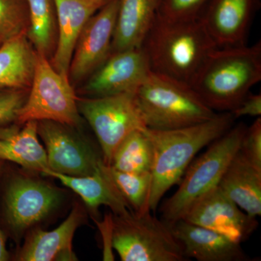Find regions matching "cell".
Instances as JSON below:
<instances>
[{
    "label": "cell",
    "instance_id": "obj_1",
    "mask_svg": "<svg viewBox=\"0 0 261 261\" xmlns=\"http://www.w3.org/2000/svg\"><path fill=\"white\" fill-rule=\"evenodd\" d=\"M230 112L192 125L169 130L146 128L153 148L149 209L155 211L166 193L179 184L196 154L224 135L234 123Z\"/></svg>",
    "mask_w": 261,
    "mask_h": 261
},
{
    "label": "cell",
    "instance_id": "obj_2",
    "mask_svg": "<svg viewBox=\"0 0 261 261\" xmlns=\"http://www.w3.org/2000/svg\"><path fill=\"white\" fill-rule=\"evenodd\" d=\"M142 47L154 73L187 84L216 49L200 17L169 20L156 16Z\"/></svg>",
    "mask_w": 261,
    "mask_h": 261
},
{
    "label": "cell",
    "instance_id": "obj_3",
    "mask_svg": "<svg viewBox=\"0 0 261 261\" xmlns=\"http://www.w3.org/2000/svg\"><path fill=\"white\" fill-rule=\"evenodd\" d=\"M261 80V43L218 47L190 86L214 111L231 112Z\"/></svg>",
    "mask_w": 261,
    "mask_h": 261
},
{
    "label": "cell",
    "instance_id": "obj_4",
    "mask_svg": "<svg viewBox=\"0 0 261 261\" xmlns=\"http://www.w3.org/2000/svg\"><path fill=\"white\" fill-rule=\"evenodd\" d=\"M135 96L145 126L151 129L192 126L217 114L189 84L152 71L137 89Z\"/></svg>",
    "mask_w": 261,
    "mask_h": 261
},
{
    "label": "cell",
    "instance_id": "obj_5",
    "mask_svg": "<svg viewBox=\"0 0 261 261\" xmlns=\"http://www.w3.org/2000/svg\"><path fill=\"white\" fill-rule=\"evenodd\" d=\"M247 126L239 123L210 144V147L187 168L179 187L161 207L162 220L170 226L181 220L192 204L217 186L240 149Z\"/></svg>",
    "mask_w": 261,
    "mask_h": 261
},
{
    "label": "cell",
    "instance_id": "obj_6",
    "mask_svg": "<svg viewBox=\"0 0 261 261\" xmlns=\"http://www.w3.org/2000/svg\"><path fill=\"white\" fill-rule=\"evenodd\" d=\"M112 246L123 261H184L181 244L172 228L152 215L130 212L113 217Z\"/></svg>",
    "mask_w": 261,
    "mask_h": 261
},
{
    "label": "cell",
    "instance_id": "obj_7",
    "mask_svg": "<svg viewBox=\"0 0 261 261\" xmlns=\"http://www.w3.org/2000/svg\"><path fill=\"white\" fill-rule=\"evenodd\" d=\"M30 92L20 108L18 123L51 121L75 126L80 122L76 97L68 76L60 73L47 57L37 53Z\"/></svg>",
    "mask_w": 261,
    "mask_h": 261
},
{
    "label": "cell",
    "instance_id": "obj_8",
    "mask_svg": "<svg viewBox=\"0 0 261 261\" xmlns=\"http://www.w3.org/2000/svg\"><path fill=\"white\" fill-rule=\"evenodd\" d=\"M78 107L97 137L107 166L127 136L147 128L135 93L89 98L81 101Z\"/></svg>",
    "mask_w": 261,
    "mask_h": 261
},
{
    "label": "cell",
    "instance_id": "obj_9",
    "mask_svg": "<svg viewBox=\"0 0 261 261\" xmlns=\"http://www.w3.org/2000/svg\"><path fill=\"white\" fill-rule=\"evenodd\" d=\"M181 219L240 244L247 241L258 226L256 218L243 212L218 185L195 201Z\"/></svg>",
    "mask_w": 261,
    "mask_h": 261
},
{
    "label": "cell",
    "instance_id": "obj_10",
    "mask_svg": "<svg viewBox=\"0 0 261 261\" xmlns=\"http://www.w3.org/2000/svg\"><path fill=\"white\" fill-rule=\"evenodd\" d=\"M61 195L56 188L27 176L12 178L5 192L7 222L21 232L45 218L59 204Z\"/></svg>",
    "mask_w": 261,
    "mask_h": 261
},
{
    "label": "cell",
    "instance_id": "obj_11",
    "mask_svg": "<svg viewBox=\"0 0 261 261\" xmlns=\"http://www.w3.org/2000/svg\"><path fill=\"white\" fill-rule=\"evenodd\" d=\"M152 71L143 47L111 51L84 87L92 97L135 93Z\"/></svg>",
    "mask_w": 261,
    "mask_h": 261
},
{
    "label": "cell",
    "instance_id": "obj_12",
    "mask_svg": "<svg viewBox=\"0 0 261 261\" xmlns=\"http://www.w3.org/2000/svg\"><path fill=\"white\" fill-rule=\"evenodd\" d=\"M119 0H108L81 32L70 61L69 73L79 81L97 69L111 53Z\"/></svg>",
    "mask_w": 261,
    "mask_h": 261
},
{
    "label": "cell",
    "instance_id": "obj_13",
    "mask_svg": "<svg viewBox=\"0 0 261 261\" xmlns=\"http://www.w3.org/2000/svg\"><path fill=\"white\" fill-rule=\"evenodd\" d=\"M37 132L45 146L49 171L71 176H87L97 170L102 160L88 145L72 135L65 125L39 121Z\"/></svg>",
    "mask_w": 261,
    "mask_h": 261
},
{
    "label": "cell",
    "instance_id": "obj_14",
    "mask_svg": "<svg viewBox=\"0 0 261 261\" xmlns=\"http://www.w3.org/2000/svg\"><path fill=\"white\" fill-rule=\"evenodd\" d=\"M256 0H210L200 15L217 47L244 45Z\"/></svg>",
    "mask_w": 261,
    "mask_h": 261
},
{
    "label": "cell",
    "instance_id": "obj_15",
    "mask_svg": "<svg viewBox=\"0 0 261 261\" xmlns=\"http://www.w3.org/2000/svg\"><path fill=\"white\" fill-rule=\"evenodd\" d=\"M58 36L51 64L68 76L73 50L81 32L92 15L108 0H53Z\"/></svg>",
    "mask_w": 261,
    "mask_h": 261
},
{
    "label": "cell",
    "instance_id": "obj_16",
    "mask_svg": "<svg viewBox=\"0 0 261 261\" xmlns=\"http://www.w3.org/2000/svg\"><path fill=\"white\" fill-rule=\"evenodd\" d=\"M185 257L199 261H250L241 244L209 228L181 219L171 225Z\"/></svg>",
    "mask_w": 261,
    "mask_h": 261
},
{
    "label": "cell",
    "instance_id": "obj_17",
    "mask_svg": "<svg viewBox=\"0 0 261 261\" xmlns=\"http://www.w3.org/2000/svg\"><path fill=\"white\" fill-rule=\"evenodd\" d=\"M82 219V213L75 207L58 227L51 231L39 229L33 231L20 250L18 260H76L72 243Z\"/></svg>",
    "mask_w": 261,
    "mask_h": 261
},
{
    "label": "cell",
    "instance_id": "obj_18",
    "mask_svg": "<svg viewBox=\"0 0 261 261\" xmlns=\"http://www.w3.org/2000/svg\"><path fill=\"white\" fill-rule=\"evenodd\" d=\"M218 186L249 216L261 215V169L240 151L233 156Z\"/></svg>",
    "mask_w": 261,
    "mask_h": 261
},
{
    "label": "cell",
    "instance_id": "obj_19",
    "mask_svg": "<svg viewBox=\"0 0 261 261\" xmlns=\"http://www.w3.org/2000/svg\"><path fill=\"white\" fill-rule=\"evenodd\" d=\"M44 175L57 178L73 190L92 210H97L99 206L105 205L109 207L115 216H125L132 212L109 177L102 160L97 170L87 176H71L51 171Z\"/></svg>",
    "mask_w": 261,
    "mask_h": 261
},
{
    "label": "cell",
    "instance_id": "obj_20",
    "mask_svg": "<svg viewBox=\"0 0 261 261\" xmlns=\"http://www.w3.org/2000/svg\"><path fill=\"white\" fill-rule=\"evenodd\" d=\"M161 0H119L111 51L141 47Z\"/></svg>",
    "mask_w": 261,
    "mask_h": 261
},
{
    "label": "cell",
    "instance_id": "obj_21",
    "mask_svg": "<svg viewBox=\"0 0 261 261\" xmlns=\"http://www.w3.org/2000/svg\"><path fill=\"white\" fill-rule=\"evenodd\" d=\"M23 124L22 128L0 127V160L45 174L49 168L45 149L39 142L37 121Z\"/></svg>",
    "mask_w": 261,
    "mask_h": 261
},
{
    "label": "cell",
    "instance_id": "obj_22",
    "mask_svg": "<svg viewBox=\"0 0 261 261\" xmlns=\"http://www.w3.org/2000/svg\"><path fill=\"white\" fill-rule=\"evenodd\" d=\"M37 51L27 33L0 44V90L28 89L34 75Z\"/></svg>",
    "mask_w": 261,
    "mask_h": 261
},
{
    "label": "cell",
    "instance_id": "obj_23",
    "mask_svg": "<svg viewBox=\"0 0 261 261\" xmlns=\"http://www.w3.org/2000/svg\"><path fill=\"white\" fill-rule=\"evenodd\" d=\"M152 162L153 148L145 128L132 132L122 141L109 166L123 172H151Z\"/></svg>",
    "mask_w": 261,
    "mask_h": 261
},
{
    "label": "cell",
    "instance_id": "obj_24",
    "mask_svg": "<svg viewBox=\"0 0 261 261\" xmlns=\"http://www.w3.org/2000/svg\"><path fill=\"white\" fill-rule=\"evenodd\" d=\"M29 13L27 37L39 54L49 56L56 35V16L53 0H27Z\"/></svg>",
    "mask_w": 261,
    "mask_h": 261
},
{
    "label": "cell",
    "instance_id": "obj_25",
    "mask_svg": "<svg viewBox=\"0 0 261 261\" xmlns=\"http://www.w3.org/2000/svg\"><path fill=\"white\" fill-rule=\"evenodd\" d=\"M106 169L113 185L132 213L140 215L150 211L149 199L152 181L151 172H123L107 165Z\"/></svg>",
    "mask_w": 261,
    "mask_h": 261
},
{
    "label": "cell",
    "instance_id": "obj_26",
    "mask_svg": "<svg viewBox=\"0 0 261 261\" xmlns=\"http://www.w3.org/2000/svg\"><path fill=\"white\" fill-rule=\"evenodd\" d=\"M27 0H0V42L27 33Z\"/></svg>",
    "mask_w": 261,
    "mask_h": 261
},
{
    "label": "cell",
    "instance_id": "obj_27",
    "mask_svg": "<svg viewBox=\"0 0 261 261\" xmlns=\"http://www.w3.org/2000/svg\"><path fill=\"white\" fill-rule=\"evenodd\" d=\"M210 0H161L158 15L169 20H186L200 17Z\"/></svg>",
    "mask_w": 261,
    "mask_h": 261
},
{
    "label": "cell",
    "instance_id": "obj_28",
    "mask_svg": "<svg viewBox=\"0 0 261 261\" xmlns=\"http://www.w3.org/2000/svg\"><path fill=\"white\" fill-rule=\"evenodd\" d=\"M27 96V89L0 90V126L16 120Z\"/></svg>",
    "mask_w": 261,
    "mask_h": 261
},
{
    "label": "cell",
    "instance_id": "obj_29",
    "mask_svg": "<svg viewBox=\"0 0 261 261\" xmlns=\"http://www.w3.org/2000/svg\"><path fill=\"white\" fill-rule=\"evenodd\" d=\"M240 151L250 162L261 169V118L258 117L251 126L247 127Z\"/></svg>",
    "mask_w": 261,
    "mask_h": 261
},
{
    "label": "cell",
    "instance_id": "obj_30",
    "mask_svg": "<svg viewBox=\"0 0 261 261\" xmlns=\"http://www.w3.org/2000/svg\"><path fill=\"white\" fill-rule=\"evenodd\" d=\"M233 118H237L243 116L260 117L261 115V95L260 94H247L243 100L238 107L230 112Z\"/></svg>",
    "mask_w": 261,
    "mask_h": 261
},
{
    "label": "cell",
    "instance_id": "obj_31",
    "mask_svg": "<svg viewBox=\"0 0 261 261\" xmlns=\"http://www.w3.org/2000/svg\"><path fill=\"white\" fill-rule=\"evenodd\" d=\"M8 258H9V254L6 248L4 234L0 229V261L8 260Z\"/></svg>",
    "mask_w": 261,
    "mask_h": 261
},
{
    "label": "cell",
    "instance_id": "obj_32",
    "mask_svg": "<svg viewBox=\"0 0 261 261\" xmlns=\"http://www.w3.org/2000/svg\"><path fill=\"white\" fill-rule=\"evenodd\" d=\"M3 162H4V161L0 160V174H1L2 169H3Z\"/></svg>",
    "mask_w": 261,
    "mask_h": 261
},
{
    "label": "cell",
    "instance_id": "obj_33",
    "mask_svg": "<svg viewBox=\"0 0 261 261\" xmlns=\"http://www.w3.org/2000/svg\"><path fill=\"white\" fill-rule=\"evenodd\" d=\"M0 43H2V42H0Z\"/></svg>",
    "mask_w": 261,
    "mask_h": 261
}]
</instances>
